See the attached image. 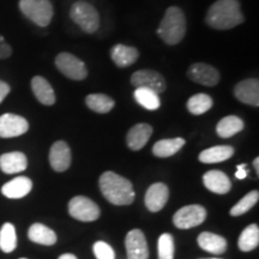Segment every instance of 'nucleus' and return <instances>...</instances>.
<instances>
[{
  "mask_svg": "<svg viewBox=\"0 0 259 259\" xmlns=\"http://www.w3.org/2000/svg\"><path fill=\"white\" fill-rule=\"evenodd\" d=\"M205 22L216 30H229L244 23L245 16L238 0H218L209 8Z\"/></svg>",
  "mask_w": 259,
  "mask_h": 259,
  "instance_id": "f257e3e1",
  "label": "nucleus"
},
{
  "mask_svg": "<svg viewBox=\"0 0 259 259\" xmlns=\"http://www.w3.org/2000/svg\"><path fill=\"white\" fill-rule=\"evenodd\" d=\"M100 189L103 197L114 205H130L136 197L131 181L111 170L100 178Z\"/></svg>",
  "mask_w": 259,
  "mask_h": 259,
  "instance_id": "f03ea898",
  "label": "nucleus"
},
{
  "mask_svg": "<svg viewBox=\"0 0 259 259\" xmlns=\"http://www.w3.org/2000/svg\"><path fill=\"white\" fill-rule=\"evenodd\" d=\"M186 28V17L183 10L178 6H170L166 10L163 19L158 25L157 35L164 44L176 46L185 37Z\"/></svg>",
  "mask_w": 259,
  "mask_h": 259,
  "instance_id": "7ed1b4c3",
  "label": "nucleus"
},
{
  "mask_svg": "<svg viewBox=\"0 0 259 259\" xmlns=\"http://www.w3.org/2000/svg\"><path fill=\"white\" fill-rule=\"evenodd\" d=\"M70 18L87 34H94L100 28V15L95 6L79 0L70 9Z\"/></svg>",
  "mask_w": 259,
  "mask_h": 259,
  "instance_id": "20e7f679",
  "label": "nucleus"
},
{
  "mask_svg": "<svg viewBox=\"0 0 259 259\" xmlns=\"http://www.w3.org/2000/svg\"><path fill=\"white\" fill-rule=\"evenodd\" d=\"M19 10L32 23L41 28L50 25L54 15L51 0H19Z\"/></svg>",
  "mask_w": 259,
  "mask_h": 259,
  "instance_id": "39448f33",
  "label": "nucleus"
},
{
  "mask_svg": "<svg viewBox=\"0 0 259 259\" xmlns=\"http://www.w3.org/2000/svg\"><path fill=\"white\" fill-rule=\"evenodd\" d=\"M56 66L67 78L72 80H83L88 77V69L82 60L73 54L63 52L56 58Z\"/></svg>",
  "mask_w": 259,
  "mask_h": 259,
  "instance_id": "423d86ee",
  "label": "nucleus"
},
{
  "mask_svg": "<svg viewBox=\"0 0 259 259\" xmlns=\"http://www.w3.org/2000/svg\"><path fill=\"white\" fill-rule=\"evenodd\" d=\"M69 213L78 221L93 222L100 218V208L92 199L77 196L70 200Z\"/></svg>",
  "mask_w": 259,
  "mask_h": 259,
  "instance_id": "0eeeda50",
  "label": "nucleus"
},
{
  "mask_svg": "<svg viewBox=\"0 0 259 259\" xmlns=\"http://www.w3.org/2000/svg\"><path fill=\"white\" fill-rule=\"evenodd\" d=\"M206 210L202 205L193 204L178 210L173 218V223L179 229H190L205 221Z\"/></svg>",
  "mask_w": 259,
  "mask_h": 259,
  "instance_id": "6e6552de",
  "label": "nucleus"
},
{
  "mask_svg": "<svg viewBox=\"0 0 259 259\" xmlns=\"http://www.w3.org/2000/svg\"><path fill=\"white\" fill-rule=\"evenodd\" d=\"M131 84L136 88H147L156 94L163 93L167 88V82L160 72L154 70H138L131 76Z\"/></svg>",
  "mask_w": 259,
  "mask_h": 259,
  "instance_id": "1a4fd4ad",
  "label": "nucleus"
},
{
  "mask_svg": "<svg viewBox=\"0 0 259 259\" xmlns=\"http://www.w3.org/2000/svg\"><path fill=\"white\" fill-rule=\"evenodd\" d=\"M186 74L192 82L205 87L218 85L220 79H221V74H220L219 70L213 67L212 65L205 63L192 64L187 70Z\"/></svg>",
  "mask_w": 259,
  "mask_h": 259,
  "instance_id": "9d476101",
  "label": "nucleus"
},
{
  "mask_svg": "<svg viewBox=\"0 0 259 259\" xmlns=\"http://www.w3.org/2000/svg\"><path fill=\"white\" fill-rule=\"evenodd\" d=\"M29 130V122L23 116L5 113L0 116V137L14 138L24 135Z\"/></svg>",
  "mask_w": 259,
  "mask_h": 259,
  "instance_id": "9b49d317",
  "label": "nucleus"
},
{
  "mask_svg": "<svg viewBox=\"0 0 259 259\" xmlns=\"http://www.w3.org/2000/svg\"><path fill=\"white\" fill-rule=\"evenodd\" d=\"M127 259H148L149 250L147 239L143 232L139 229H132L127 233L125 239Z\"/></svg>",
  "mask_w": 259,
  "mask_h": 259,
  "instance_id": "f8f14e48",
  "label": "nucleus"
},
{
  "mask_svg": "<svg viewBox=\"0 0 259 259\" xmlns=\"http://www.w3.org/2000/svg\"><path fill=\"white\" fill-rule=\"evenodd\" d=\"M234 96L245 105L258 107L259 80L257 78H248L239 82L234 88Z\"/></svg>",
  "mask_w": 259,
  "mask_h": 259,
  "instance_id": "ddd939ff",
  "label": "nucleus"
},
{
  "mask_svg": "<svg viewBox=\"0 0 259 259\" xmlns=\"http://www.w3.org/2000/svg\"><path fill=\"white\" fill-rule=\"evenodd\" d=\"M169 198L168 187L162 183H155L145 193V206L149 211L157 212L164 208Z\"/></svg>",
  "mask_w": 259,
  "mask_h": 259,
  "instance_id": "4468645a",
  "label": "nucleus"
},
{
  "mask_svg": "<svg viewBox=\"0 0 259 259\" xmlns=\"http://www.w3.org/2000/svg\"><path fill=\"white\" fill-rule=\"evenodd\" d=\"M51 167L56 171H65L71 164V149L66 142L58 141L50 150Z\"/></svg>",
  "mask_w": 259,
  "mask_h": 259,
  "instance_id": "2eb2a0df",
  "label": "nucleus"
},
{
  "mask_svg": "<svg viewBox=\"0 0 259 259\" xmlns=\"http://www.w3.org/2000/svg\"><path fill=\"white\" fill-rule=\"evenodd\" d=\"M153 135V127L145 122H139L130 128L126 136L127 147L134 151H138L145 147Z\"/></svg>",
  "mask_w": 259,
  "mask_h": 259,
  "instance_id": "dca6fc26",
  "label": "nucleus"
},
{
  "mask_svg": "<svg viewBox=\"0 0 259 259\" xmlns=\"http://www.w3.org/2000/svg\"><path fill=\"white\" fill-rule=\"evenodd\" d=\"M204 186L209 191L218 194H226L232 189L229 178L221 170H209L203 177Z\"/></svg>",
  "mask_w": 259,
  "mask_h": 259,
  "instance_id": "f3484780",
  "label": "nucleus"
},
{
  "mask_svg": "<svg viewBox=\"0 0 259 259\" xmlns=\"http://www.w3.org/2000/svg\"><path fill=\"white\" fill-rule=\"evenodd\" d=\"M27 167L28 158L21 151H12L0 156V169L6 174L21 173L27 169Z\"/></svg>",
  "mask_w": 259,
  "mask_h": 259,
  "instance_id": "a211bd4d",
  "label": "nucleus"
},
{
  "mask_svg": "<svg viewBox=\"0 0 259 259\" xmlns=\"http://www.w3.org/2000/svg\"><path fill=\"white\" fill-rule=\"evenodd\" d=\"M32 189L31 180L27 177H17L2 187V193L10 199H19L29 194Z\"/></svg>",
  "mask_w": 259,
  "mask_h": 259,
  "instance_id": "6ab92c4d",
  "label": "nucleus"
},
{
  "mask_svg": "<svg viewBox=\"0 0 259 259\" xmlns=\"http://www.w3.org/2000/svg\"><path fill=\"white\" fill-rule=\"evenodd\" d=\"M31 90L37 101L45 106H53L56 103V94L51 83L42 76H35L31 79Z\"/></svg>",
  "mask_w": 259,
  "mask_h": 259,
  "instance_id": "aec40b11",
  "label": "nucleus"
},
{
  "mask_svg": "<svg viewBox=\"0 0 259 259\" xmlns=\"http://www.w3.org/2000/svg\"><path fill=\"white\" fill-rule=\"evenodd\" d=\"M139 57V52L136 47L126 46V45L118 44L112 47L111 58L118 67H127L135 64Z\"/></svg>",
  "mask_w": 259,
  "mask_h": 259,
  "instance_id": "412c9836",
  "label": "nucleus"
},
{
  "mask_svg": "<svg viewBox=\"0 0 259 259\" xmlns=\"http://www.w3.org/2000/svg\"><path fill=\"white\" fill-rule=\"evenodd\" d=\"M198 245L202 250L212 254H223L227 250V240L223 236L204 232L198 236Z\"/></svg>",
  "mask_w": 259,
  "mask_h": 259,
  "instance_id": "4be33fe9",
  "label": "nucleus"
},
{
  "mask_svg": "<svg viewBox=\"0 0 259 259\" xmlns=\"http://www.w3.org/2000/svg\"><path fill=\"white\" fill-rule=\"evenodd\" d=\"M234 155V148L231 145H216V147L205 149L199 154V161L202 163H219Z\"/></svg>",
  "mask_w": 259,
  "mask_h": 259,
  "instance_id": "5701e85b",
  "label": "nucleus"
},
{
  "mask_svg": "<svg viewBox=\"0 0 259 259\" xmlns=\"http://www.w3.org/2000/svg\"><path fill=\"white\" fill-rule=\"evenodd\" d=\"M28 238L32 242L45 246H52L57 242V234L54 231L42 223H34L29 228Z\"/></svg>",
  "mask_w": 259,
  "mask_h": 259,
  "instance_id": "b1692460",
  "label": "nucleus"
},
{
  "mask_svg": "<svg viewBox=\"0 0 259 259\" xmlns=\"http://www.w3.org/2000/svg\"><path fill=\"white\" fill-rule=\"evenodd\" d=\"M245 127L242 119L236 115H228L220 120L216 126V134L221 138H231L233 136L239 134Z\"/></svg>",
  "mask_w": 259,
  "mask_h": 259,
  "instance_id": "393cba45",
  "label": "nucleus"
},
{
  "mask_svg": "<svg viewBox=\"0 0 259 259\" xmlns=\"http://www.w3.org/2000/svg\"><path fill=\"white\" fill-rule=\"evenodd\" d=\"M185 139L184 138H171V139H162L154 144L153 154L157 157H169L176 155L181 148L185 145Z\"/></svg>",
  "mask_w": 259,
  "mask_h": 259,
  "instance_id": "a878e982",
  "label": "nucleus"
},
{
  "mask_svg": "<svg viewBox=\"0 0 259 259\" xmlns=\"http://www.w3.org/2000/svg\"><path fill=\"white\" fill-rule=\"evenodd\" d=\"M85 103L90 109L100 114H106L114 108V100L106 94H90L85 97Z\"/></svg>",
  "mask_w": 259,
  "mask_h": 259,
  "instance_id": "bb28decb",
  "label": "nucleus"
},
{
  "mask_svg": "<svg viewBox=\"0 0 259 259\" xmlns=\"http://www.w3.org/2000/svg\"><path fill=\"white\" fill-rule=\"evenodd\" d=\"M259 245V227L257 225H250L242 231L239 238L238 246L242 252H250L257 248Z\"/></svg>",
  "mask_w": 259,
  "mask_h": 259,
  "instance_id": "cd10ccee",
  "label": "nucleus"
},
{
  "mask_svg": "<svg viewBox=\"0 0 259 259\" xmlns=\"http://www.w3.org/2000/svg\"><path fill=\"white\" fill-rule=\"evenodd\" d=\"M134 95L136 101L148 111H156L160 108V97H158V94L153 92V90L147 88H136Z\"/></svg>",
  "mask_w": 259,
  "mask_h": 259,
  "instance_id": "c85d7f7f",
  "label": "nucleus"
},
{
  "mask_svg": "<svg viewBox=\"0 0 259 259\" xmlns=\"http://www.w3.org/2000/svg\"><path fill=\"white\" fill-rule=\"evenodd\" d=\"M213 105L212 99L208 94H196V95L191 96L187 101V109L191 114L193 115H202L206 113L211 108Z\"/></svg>",
  "mask_w": 259,
  "mask_h": 259,
  "instance_id": "c756f323",
  "label": "nucleus"
},
{
  "mask_svg": "<svg viewBox=\"0 0 259 259\" xmlns=\"http://www.w3.org/2000/svg\"><path fill=\"white\" fill-rule=\"evenodd\" d=\"M17 247V234L12 223H5L0 229V250L5 253L15 251Z\"/></svg>",
  "mask_w": 259,
  "mask_h": 259,
  "instance_id": "7c9ffc66",
  "label": "nucleus"
},
{
  "mask_svg": "<svg viewBox=\"0 0 259 259\" xmlns=\"http://www.w3.org/2000/svg\"><path fill=\"white\" fill-rule=\"evenodd\" d=\"M258 199H259L258 191L255 190L251 191V192H248L245 197H242V198L239 200L234 206H233L231 209V215L232 216L244 215V213L247 212L248 210L253 208L255 204H257Z\"/></svg>",
  "mask_w": 259,
  "mask_h": 259,
  "instance_id": "2f4dec72",
  "label": "nucleus"
},
{
  "mask_svg": "<svg viewBox=\"0 0 259 259\" xmlns=\"http://www.w3.org/2000/svg\"><path fill=\"white\" fill-rule=\"evenodd\" d=\"M158 259H174V239L168 233L158 238Z\"/></svg>",
  "mask_w": 259,
  "mask_h": 259,
  "instance_id": "473e14b6",
  "label": "nucleus"
},
{
  "mask_svg": "<svg viewBox=\"0 0 259 259\" xmlns=\"http://www.w3.org/2000/svg\"><path fill=\"white\" fill-rule=\"evenodd\" d=\"M93 250L96 259H115L114 250L105 241L95 242Z\"/></svg>",
  "mask_w": 259,
  "mask_h": 259,
  "instance_id": "72a5a7b5",
  "label": "nucleus"
},
{
  "mask_svg": "<svg viewBox=\"0 0 259 259\" xmlns=\"http://www.w3.org/2000/svg\"><path fill=\"white\" fill-rule=\"evenodd\" d=\"M12 54V47L10 46L3 35H0V60L8 59Z\"/></svg>",
  "mask_w": 259,
  "mask_h": 259,
  "instance_id": "f704fd0d",
  "label": "nucleus"
},
{
  "mask_svg": "<svg viewBox=\"0 0 259 259\" xmlns=\"http://www.w3.org/2000/svg\"><path fill=\"white\" fill-rule=\"evenodd\" d=\"M11 92L10 85L4 80H0V103L5 100V97L9 95V93Z\"/></svg>",
  "mask_w": 259,
  "mask_h": 259,
  "instance_id": "c9c22d12",
  "label": "nucleus"
},
{
  "mask_svg": "<svg viewBox=\"0 0 259 259\" xmlns=\"http://www.w3.org/2000/svg\"><path fill=\"white\" fill-rule=\"evenodd\" d=\"M247 173H248V171L246 170V163L239 164L238 170H236V173H235V177L238 178L239 180H242V179H245L246 177H247Z\"/></svg>",
  "mask_w": 259,
  "mask_h": 259,
  "instance_id": "e433bc0d",
  "label": "nucleus"
},
{
  "mask_svg": "<svg viewBox=\"0 0 259 259\" xmlns=\"http://www.w3.org/2000/svg\"><path fill=\"white\" fill-rule=\"evenodd\" d=\"M58 259H77V257L74 254H71V253H65V254H61L59 258Z\"/></svg>",
  "mask_w": 259,
  "mask_h": 259,
  "instance_id": "4c0bfd02",
  "label": "nucleus"
},
{
  "mask_svg": "<svg viewBox=\"0 0 259 259\" xmlns=\"http://www.w3.org/2000/svg\"><path fill=\"white\" fill-rule=\"evenodd\" d=\"M253 166L255 168V171H257V176H259V158L255 157L253 161Z\"/></svg>",
  "mask_w": 259,
  "mask_h": 259,
  "instance_id": "58836bf2",
  "label": "nucleus"
},
{
  "mask_svg": "<svg viewBox=\"0 0 259 259\" xmlns=\"http://www.w3.org/2000/svg\"><path fill=\"white\" fill-rule=\"evenodd\" d=\"M200 259H221V258H200Z\"/></svg>",
  "mask_w": 259,
  "mask_h": 259,
  "instance_id": "ea45409f",
  "label": "nucleus"
},
{
  "mask_svg": "<svg viewBox=\"0 0 259 259\" xmlns=\"http://www.w3.org/2000/svg\"><path fill=\"white\" fill-rule=\"evenodd\" d=\"M19 259H27V258H19Z\"/></svg>",
  "mask_w": 259,
  "mask_h": 259,
  "instance_id": "a19ab883",
  "label": "nucleus"
}]
</instances>
